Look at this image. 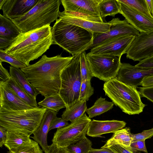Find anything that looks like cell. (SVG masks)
Wrapping results in <instances>:
<instances>
[{"instance_id":"cell-27","label":"cell","mask_w":153,"mask_h":153,"mask_svg":"<svg viewBox=\"0 0 153 153\" xmlns=\"http://www.w3.org/2000/svg\"><path fill=\"white\" fill-rule=\"evenodd\" d=\"M114 104L100 97L98 98L91 107L87 108L86 112L90 118L100 115L111 109Z\"/></svg>"},{"instance_id":"cell-8","label":"cell","mask_w":153,"mask_h":153,"mask_svg":"<svg viewBox=\"0 0 153 153\" xmlns=\"http://www.w3.org/2000/svg\"><path fill=\"white\" fill-rule=\"evenodd\" d=\"M86 56L93 77L105 82L117 77L121 56L88 53Z\"/></svg>"},{"instance_id":"cell-6","label":"cell","mask_w":153,"mask_h":153,"mask_svg":"<svg viewBox=\"0 0 153 153\" xmlns=\"http://www.w3.org/2000/svg\"><path fill=\"white\" fill-rule=\"evenodd\" d=\"M47 110L43 107L22 111L0 108V126L7 131L20 132L30 136L39 126Z\"/></svg>"},{"instance_id":"cell-36","label":"cell","mask_w":153,"mask_h":153,"mask_svg":"<svg viewBox=\"0 0 153 153\" xmlns=\"http://www.w3.org/2000/svg\"><path fill=\"white\" fill-rule=\"evenodd\" d=\"M69 124L68 121L64 120L62 117H57L56 116L51 121L49 131L54 129L63 128Z\"/></svg>"},{"instance_id":"cell-7","label":"cell","mask_w":153,"mask_h":153,"mask_svg":"<svg viewBox=\"0 0 153 153\" xmlns=\"http://www.w3.org/2000/svg\"><path fill=\"white\" fill-rule=\"evenodd\" d=\"M81 53L73 56L61 75V85L59 94L68 108L79 101L82 82L80 69Z\"/></svg>"},{"instance_id":"cell-13","label":"cell","mask_w":153,"mask_h":153,"mask_svg":"<svg viewBox=\"0 0 153 153\" xmlns=\"http://www.w3.org/2000/svg\"><path fill=\"white\" fill-rule=\"evenodd\" d=\"M108 22L111 24L109 31L105 33H94L93 44L91 49L117 36L131 35L136 37L140 34V32L125 19L121 20L118 18H115Z\"/></svg>"},{"instance_id":"cell-33","label":"cell","mask_w":153,"mask_h":153,"mask_svg":"<svg viewBox=\"0 0 153 153\" xmlns=\"http://www.w3.org/2000/svg\"><path fill=\"white\" fill-rule=\"evenodd\" d=\"M85 51L80 54V69L82 81L90 80L93 77Z\"/></svg>"},{"instance_id":"cell-39","label":"cell","mask_w":153,"mask_h":153,"mask_svg":"<svg viewBox=\"0 0 153 153\" xmlns=\"http://www.w3.org/2000/svg\"><path fill=\"white\" fill-rule=\"evenodd\" d=\"M139 90L141 97L146 98L153 103V86L140 87Z\"/></svg>"},{"instance_id":"cell-38","label":"cell","mask_w":153,"mask_h":153,"mask_svg":"<svg viewBox=\"0 0 153 153\" xmlns=\"http://www.w3.org/2000/svg\"><path fill=\"white\" fill-rule=\"evenodd\" d=\"M45 153H72L67 147H61L52 143L48 146L47 152Z\"/></svg>"},{"instance_id":"cell-18","label":"cell","mask_w":153,"mask_h":153,"mask_svg":"<svg viewBox=\"0 0 153 153\" xmlns=\"http://www.w3.org/2000/svg\"><path fill=\"white\" fill-rule=\"evenodd\" d=\"M101 0H61L64 10L82 13L101 18L99 4Z\"/></svg>"},{"instance_id":"cell-11","label":"cell","mask_w":153,"mask_h":153,"mask_svg":"<svg viewBox=\"0 0 153 153\" xmlns=\"http://www.w3.org/2000/svg\"><path fill=\"white\" fill-rule=\"evenodd\" d=\"M135 37L132 35H126L112 38L91 49L88 53L121 57L126 53Z\"/></svg>"},{"instance_id":"cell-46","label":"cell","mask_w":153,"mask_h":153,"mask_svg":"<svg viewBox=\"0 0 153 153\" xmlns=\"http://www.w3.org/2000/svg\"><path fill=\"white\" fill-rule=\"evenodd\" d=\"M7 135V131L0 126V146L1 147L4 145Z\"/></svg>"},{"instance_id":"cell-43","label":"cell","mask_w":153,"mask_h":153,"mask_svg":"<svg viewBox=\"0 0 153 153\" xmlns=\"http://www.w3.org/2000/svg\"><path fill=\"white\" fill-rule=\"evenodd\" d=\"M11 77L7 70L4 68L0 62V82H5Z\"/></svg>"},{"instance_id":"cell-32","label":"cell","mask_w":153,"mask_h":153,"mask_svg":"<svg viewBox=\"0 0 153 153\" xmlns=\"http://www.w3.org/2000/svg\"><path fill=\"white\" fill-rule=\"evenodd\" d=\"M7 153H43L38 143L32 140L29 143L22 146L16 149L9 151Z\"/></svg>"},{"instance_id":"cell-1","label":"cell","mask_w":153,"mask_h":153,"mask_svg":"<svg viewBox=\"0 0 153 153\" xmlns=\"http://www.w3.org/2000/svg\"><path fill=\"white\" fill-rule=\"evenodd\" d=\"M73 58V56L64 57L59 55L48 57L44 55L36 62L21 70L36 90L45 97L59 94L61 73Z\"/></svg>"},{"instance_id":"cell-45","label":"cell","mask_w":153,"mask_h":153,"mask_svg":"<svg viewBox=\"0 0 153 153\" xmlns=\"http://www.w3.org/2000/svg\"><path fill=\"white\" fill-rule=\"evenodd\" d=\"M140 85L143 87L153 86V74L145 77Z\"/></svg>"},{"instance_id":"cell-29","label":"cell","mask_w":153,"mask_h":153,"mask_svg":"<svg viewBox=\"0 0 153 153\" xmlns=\"http://www.w3.org/2000/svg\"><path fill=\"white\" fill-rule=\"evenodd\" d=\"M39 107L46 108L58 112L59 110L66 108V105L59 94L52 95L45 97L42 100L38 103Z\"/></svg>"},{"instance_id":"cell-25","label":"cell","mask_w":153,"mask_h":153,"mask_svg":"<svg viewBox=\"0 0 153 153\" xmlns=\"http://www.w3.org/2000/svg\"><path fill=\"white\" fill-rule=\"evenodd\" d=\"M86 101L79 100L63 112L61 117L64 120L72 122L82 116L87 109Z\"/></svg>"},{"instance_id":"cell-44","label":"cell","mask_w":153,"mask_h":153,"mask_svg":"<svg viewBox=\"0 0 153 153\" xmlns=\"http://www.w3.org/2000/svg\"><path fill=\"white\" fill-rule=\"evenodd\" d=\"M15 39L0 37V49L4 50L7 48L11 45Z\"/></svg>"},{"instance_id":"cell-4","label":"cell","mask_w":153,"mask_h":153,"mask_svg":"<svg viewBox=\"0 0 153 153\" xmlns=\"http://www.w3.org/2000/svg\"><path fill=\"white\" fill-rule=\"evenodd\" d=\"M61 4L59 0H39L27 13L11 20L21 32L50 25L59 17Z\"/></svg>"},{"instance_id":"cell-40","label":"cell","mask_w":153,"mask_h":153,"mask_svg":"<svg viewBox=\"0 0 153 153\" xmlns=\"http://www.w3.org/2000/svg\"><path fill=\"white\" fill-rule=\"evenodd\" d=\"M130 148L132 149L148 153L145 145V140H136L132 141L131 143Z\"/></svg>"},{"instance_id":"cell-28","label":"cell","mask_w":153,"mask_h":153,"mask_svg":"<svg viewBox=\"0 0 153 153\" xmlns=\"http://www.w3.org/2000/svg\"><path fill=\"white\" fill-rule=\"evenodd\" d=\"M6 82L14 92L26 103L33 107H39L36 100L30 96L14 79L11 77Z\"/></svg>"},{"instance_id":"cell-15","label":"cell","mask_w":153,"mask_h":153,"mask_svg":"<svg viewBox=\"0 0 153 153\" xmlns=\"http://www.w3.org/2000/svg\"><path fill=\"white\" fill-rule=\"evenodd\" d=\"M118 2L121 14L127 21L140 33L153 30V19L149 18L132 7Z\"/></svg>"},{"instance_id":"cell-9","label":"cell","mask_w":153,"mask_h":153,"mask_svg":"<svg viewBox=\"0 0 153 153\" xmlns=\"http://www.w3.org/2000/svg\"><path fill=\"white\" fill-rule=\"evenodd\" d=\"M91 121L85 113L66 126L57 128L54 133L52 143L65 147L76 143L85 137Z\"/></svg>"},{"instance_id":"cell-34","label":"cell","mask_w":153,"mask_h":153,"mask_svg":"<svg viewBox=\"0 0 153 153\" xmlns=\"http://www.w3.org/2000/svg\"><path fill=\"white\" fill-rule=\"evenodd\" d=\"M0 62H7L11 66L20 69L27 66L14 57L5 52L4 50L0 49Z\"/></svg>"},{"instance_id":"cell-3","label":"cell","mask_w":153,"mask_h":153,"mask_svg":"<svg viewBox=\"0 0 153 153\" xmlns=\"http://www.w3.org/2000/svg\"><path fill=\"white\" fill-rule=\"evenodd\" d=\"M53 44H56L73 56L90 49L94 33L79 26L65 23L59 18L52 28Z\"/></svg>"},{"instance_id":"cell-21","label":"cell","mask_w":153,"mask_h":153,"mask_svg":"<svg viewBox=\"0 0 153 153\" xmlns=\"http://www.w3.org/2000/svg\"><path fill=\"white\" fill-rule=\"evenodd\" d=\"M133 141L132 134L130 128L126 127L118 130L114 133L101 149L108 148L113 145L119 144L131 148L130 146Z\"/></svg>"},{"instance_id":"cell-26","label":"cell","mask_w":153,"mask_h":153,"mask_svg":"<svg viewBox=\"0 0 153 153\" xmlns=\"http://www.w3.org/2000/svg\"><path fill=\"white\" fill-rule=\"evenodd\" d=\"M98 7L102 19L108 16H114L117 14H121L120 5L117 0H101Z\"/></svg>"},{"instance_id":"cell-37","label":"cell","mask_w":153,"mask_h":153,"mask_svg":"<svg viewBox=\"0 0 153 153\" xmlns=\"http://www.w3.org/2000/svg\"><path fill=\"white\" fill-rule=\"evenodd\" d=\"M153 136V128L147 130H144L142 132L132 134L133 141L136 140H145L150 138Z\"/></svg>"},{"instance_id":"cell-17","label":"cell","mask_w":153,"mask_h":153,"mask_svg":"<svg viewBox=\"0 0 153 153\" xmlns=\"http://www.w3.org/2000/svg\"><path fill=\"white\" fill-rule=\"evenodd\" d=\"M0 108L7 110L22 111L34 108L17 96L6 82H0Z\"/></svg>"},{"instance_id":"cell-5","label":"cell","mask_w":153,"mask_h":153,"mask_svg":"<svg viewBox=\"0 0 153 153\" xmlns=\"http://www.w3.org/2000/svg\"><path fill=\"white\" fill-rule=\"evenodd\" d=\"M103 90L114 104L129 115L138 114L146 105L136 88L119 81L117 77L105 82Z\"/></svg>"},{"instance_id":"cell-19","label":"cell","mask_w":153,"mask_h":153,"mask_svg":"<svg viewBox=\"0 0 153 153\" xmlns=\"http://www.w3.org/2000/svg\"><path fill=\"white\" fill-rule=\"evenodd\" d=\"M126 125L123 121L116 120H93L90 122L86 134L92 137H100L104 134L113 133L123 128Z\"/></svg>"},{"instance_id":"cell-47","label":"cell","mask_w":153,"mask_h":153,"mask_svg":"<svg viewBox=\"0 0 153 153\" xmlns=\"http://www.w3.org/2000/svg\"><path fill=\"white\" fill-rule=\"evenodd\" d=\"M88 153H115L108 148L100 149L92 148Z\"/></svg>"},{"instance_id":"cell-24","label":"cell","mask_w":153,"mask_h":153,"mask_svg":"<svg viewBox=\"0 0 153 153\" xmlns=\"http://www.w3.org/2000/svg\"><path fill=\"white\" fill-rule=\"evenodd\" d=\"M21 33L11 20L0 14V37L15 39Z\"/></svg>"},{"instance_id":"cell-14","label":"cell","mask_w":153,"mask_h":153,"mask_svg":"<svg viewBox=\"0 0 153 153\" xmlns=\"http://www.w3.org/2000/svg\"><path fill=\"white\" fill-rule=\"evenodd\" d=\"M152 74L153 68H140L121 63L117 77L122 82L136 88L145 77Z\"/></svg>"},{"instance_id":"cell-48","label":"cell","mask_w":153,"mask_h":153,"mask_svg":"<svg viewBox=\"0 0 153 153\" xmlns=\"http://www.w3.org/2000/svg\"><path fill=\"white\" fill-rule=\"evenodd\" d=\"M150 13L153 17V0H145Z\"/></svg>"},{"instance_id":"cell-10","label":"cell","mask_w":153,"mask_h":153,"mask_svg":"<svg viewBox=\"0 0 153 153\" xmlns=\"http://www.w3.org/2000/svg\"><path fill=\"white\" fill-rule=\"evenodd\" d=\"M59 17L67 23L75 25L95 33H106L110 30L111 24L104 22L101 18L85 14L64 10L60 12Z\"/></svg>"},{"instance_id":"cell-35","label":"cell","mask_w":153,"mask_h":153,"mask_svg":"<svg viewBox=\"0 0 153 153\" xmlns=\"http://www.w3.org/2000/svg\"><path fill=\"white\" fill-rule=\"evenodd\" d=\"M94 90L92 87L91 80L82 81L81 86L79 100H88L90 97L93 94Z\"/></svg>"},{"instance_id":"cell-20","label":"cell","mask_w":153,"mask_h":153,"mask_svg":"<svg viewBox=\"0 0 153 153\" xmlns=\"http://www.w3.org/2000/svg\"><path fill=\"white\" fill-rule=\"evenodd\" d=\"M57 114V112L53 111L47 110L44 115L39 126L33 133V136L31 137L41 146L44 152H47L48 146L47 135L51 123Z\"/></svg>"},{"instance_id":"cell-30","label":"cell","mask_w":153,"mask_h":153,"mask_svg":"<svg viewBox=\"0 0 153 153\" xmlns=\"http://www.w3.org/2000/svg\"><path fill=\"white\" fill-rule=\"evenodd\" d=\"M120 2L130 6L147 17L153 19L148 8L145 0H118Z\"/></svg>"},{"instance_id":"cell-41","label":"cell","mask_w":153,"mask_h":153,"mask_svg":"<svg viewBox=\"0 0 153 153\" xmlns=\"http://www.w3.org/2000/svg\"><path fill=\"white\" fill-rule=\"evenodd\" d=\"M115 153H134L133 149L119 144L108 148Z\"/></svg>"},{"instance_id":"cell-16","label":"cell","mask_w":153,"mask_h":153,"mask_svg":"<svg viewBox=\"0 0 153 153\" xmlns=\"http://www.w3.org/2000/svg\"><path fill=\"white\" fill-rule=\"evenodd\" d=\"M39 0H0V9L3 16L11 20L27 13Z\"/></svg>"},{"instance_id":"cell-23","label":"cell","mask_w":153,"mask_h":153,"mask_svg":"<svg viewBox=\"0 0 153 153\" xmlns=\"http://www.w3.org/2000/svg\"><path fill=\"white\" fill-rule=\"evenodd\" d=\"M30 136L24 133L7 131V139L4 146L9 151H12L30 143L32 140Z\"/></svg>"},{"instance_id":"cell-22","label":"cell","mask_w":153,"mask_h":153,"mask_svg":"<svg viewBox=\"0 0 153 153\" xmlns=\"http://www.w3.org/2000/svg\"><path fill=\"white\" fill-rule=\"evenodd\" d=\"M10 74L11 77L14 79L30 96L36 100V97L39 93L29 82L25 73L20 69L10 66Z\"/></svg>"},{"instance_id":"cell-42","label":"cell","mask_w":153,"mask_h":153,"mask_svg":"<svg viewBox=\"0 0 153 153\" xmlns=\"http://www.w3.org/2000/svg\"><path fill=\"white\" fill-rule=\"evenodd\" d=\"M135 66L137 67L143 68H153V56L139 61Z\"/></svg>"},{"instance_id":"cell-31","label":"cell","mask_w":153,"mask_h":153,"mask_svg":"<svg viewBox=\"0 0 153 153\" xmlns=\"http://www.w3.org/2000/svg\"><path fill=\"white\" fill-rule=\"evenodd\" d=\"M91 141L86 136L67 148L72 153H88L92 149Z\"/></svg>"},{"instance_id":"cell-2","label":"cell","mask_w":153,"mask_h":153,"mask_svg":"<svg viewBox=\"0 0 153 153\" xmlns=\"http://www.w3.org/2000/svg\"><path fill=\"white\" fill-rule=\"evenodd\" d=\"M53 44L50 25L26 32H21L5 52L27 66L38 59Z\"/></svg>"},{"instance_id":"cell-12","label":"cell","mask_w":153,"mask_h":153,"mask_svg":"<svg viewBox=\"0 0 153 153\" xmlns=\"http://www.w3.org/2000/svg\"><path fill=\"white\" fill-rule=\"evenodd\" d=\"M153 56V30L135 37L126 53L127 58L140 61Z\"/></svg>"}]
</instances>
